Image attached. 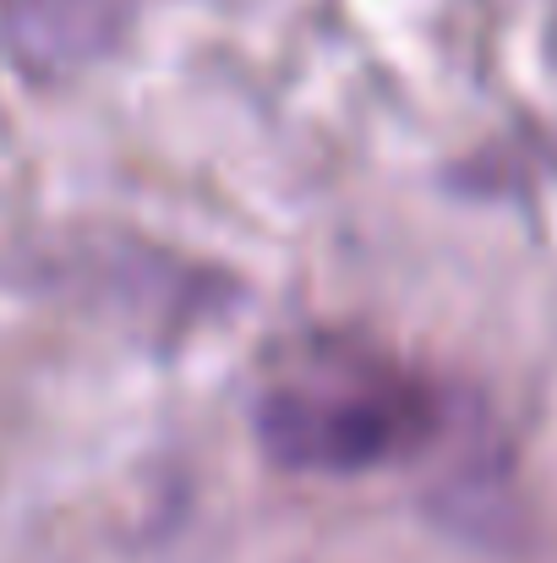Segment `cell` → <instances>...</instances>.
Returning <instances> with one entry per match:
<instances>
[{"label": "cell", "mask_w": 557, "mask_h": 563, "mask_svg": "<svg viewBox=\"0 0 557 563\" xmlns=\"http://www.w3.org/2000/svg\"><path fill=\"white\" fill-rule=\"evenodd\" d=\"M410 432L404 399L393 388H371L361 377L339 383H296L268 399L263 438L290 465L312 471H361L382 460Z\"/></svg>", "instance_id": "obj_1"}]
</instances>
